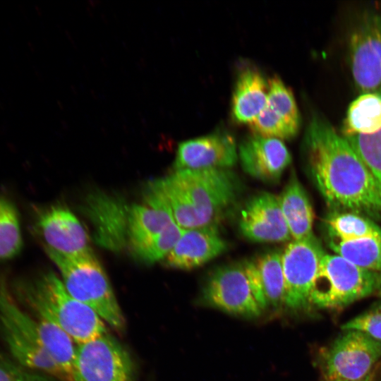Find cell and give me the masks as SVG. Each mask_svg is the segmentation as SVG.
<instances>
[{
  "instance_id": "6da1fadb",
  "label": "cell",
  "mask_w": 381,
  "mask_h": 381,
  "mask_svg": "<svg viewBox=\"0 0 381 381\" xmlns=\"http://www.w3.org/2000/svg\"><path fill=\"white\" fill-rule=\"evenodd\" d=\"M308 174L332 210L381 213V189L361 157L332 124L313 115L302 140Z\"/></svg>"
},
{
  "instance_id": "7a4b0ae2",
  "label": "cell",
  "mask_w": 381,
  "mask_h": 381,
  "mask_svg": "<svg viewBox=\"0 0 381 381\" xmlns=\"http://www.w3.org/2000/svg\"><path fill=\"white\" fill-rule=\"evenodd\" d=\"M10 290L18 303L35 317L48 320L80 344L107 332L105 322L91 308L71 296L53 272L32 278L18 279Z\"/></svg>"
},
{
  "instance_id": "3957f363",
  "label": "cell",
  "mask_w": 381,
  "mask_h": 381,
  "mask_svg": "<svg viewBox=\"0 0 381 381\" xmlns=\"http://www.w3.org/2000/svg\"><path fill=\"white\" fill-rule=\"evenodd\" d=\"M164 181L198 228L217 226L241 189L229 169L174 170Z\"/></svg>"
},
{
  "instance_id": "277c9868",
  "label": "cell",
  "mask_w": 381,
  "mask_h": 381,
  "mask_svg": "<svg viewBox=\"0 0 381 381\" xmlns=\"http://www.w3.org/2000/svg\"><path fill=\"white\" fill-rule=\"evenodd\" d=\"M45 250L60 270L61 281L68 294L94 310L112 328L123 330V314L108 277L93 253L68 257Z\"/></svg>"
},
{
  "instance_id": "5b68a950",
  "label": "cell",
  "mask_w": 381,
  "mask_h": 381,
  "mask_svg": "<svg viewBox=\"0 0 381 381\" xmlns=\"http://www.w3.org/2000/svg\"><path fill=\"white\" fill-rule=\"evenodd\" d=\"M381 292V274L360 267L337 255L325 253L310 293L309 304L338 309Z\"/></svg>"
},
{
  "instance_id": "8992f818",
  "label": "cell",
  "mask_w": 381,
  "mask_h": 381,
  "mask_svg": "<svg viewBox=\"0 0 381 381\" xmlns=\"http://www.w3.org/2000/svg\"><path fill=\"white\" fill-rule=\"evenodd\" d=\"M32 320L13 297L6 280L0 279V329L13 359L28 369L67 381L34 339Z\"/></svg>"
},
{
  "instance_id": "52a82bcc",
  "label": "cell",
  "mask_w": 381,
  "mask_h": 381,
  "mask_svg": "<svg viewBox=\"0 0 381 381\" xmlns=\"http://www.w3.org/2000/svg\"><path fill=\"white\" fill-rule=\"evenodd\" d=\"M73 381H134L133 361L126 349L107 332L77 344Z\"/></svg>"
},
{
  "instance_id": "ba28073f",
  "label": "cell",
  "mask_w": 381,
  "mask_h": 381,
  "mask_svg": "<svg viewBox=\"0 0 381 381\" xmlns=\"http://www.w3.org/2000/svg\"><path fill=\"white\" fill-rule=\"evenodd\" d=\"M381 358V341L356 330H345L327 349L324 368L328 381H361L373 373Z\"/></svg>"
},
{
  "instance_id": "9c48e42d",
  "label": "cell",
  "mask_w": 381,
  "mask_h": 381,
  "mask_svg": "<svg viewBox=\"0 0 381 381\" xmlns=\"http://www.w3.org/2000/svg\"><path fill=\"white\" fill-rule=\"evenodd\" d=\"M349 62L360 93H381V16L367 13L350 33Z\"/></svg>"
},
{
  "instance_id": "30bf717a",
  "label": "cell",
  "mask_w": 381,
  "mask_h": 381,
  "mask_svg": "<svg viewBox=\"0 0 381 381\" xmlns=\"http://www.w3.org/2000/svg\"><path fill=\"white\" fill-rule=\"evenodd\" d=\"M320 243L314 236L293 240L282 253L284 279V303L291 308L309 304L310 293L325 254Z\"/></svg>"
},
{
  "instance_id": "8fae6325",
  "label": "cell",
  "mask_w": 381,
  "mask_h": 381,
  "mask_svg": "<svg viewBox=\"0 0 381 381\" xmlns=\"http://www.w3.org/2000/svg\"><path fill=\"white\" fill-rule=\"evenodd\" d=\"M204 300L229 313L258 316L262 310L256 301L243 263L217 267L203 289Z\"/></svg>"
},
{
  "instance_id": "7c38bea8",
  "label": "cell",
  "mask_w": 381,
  "mask_h": 381,
  "mask_svg": "<svg viewBox=\"0 0 381 381\" xmlns=\"http://www.w3.org/2000/svg\"><path fill=\"white\" fill-rule=\"evenodd\" d=\"M34 226L43 240L44 250L68 257L93 253L85 229L65 207L54 205L40 211Z\"/></svg>"
},
{
  "instance_id": "4fadbf2b",
  "label": "cell",
  "mask_w": 381,
  "mask_h": 381,
  "mask_svg": "<svg viewBox=\"0 0 381 381\" xmlns=\"http://www.w3.org/2000/svg\"><path fill=\"white\" fill-rule=\"evenodd\" d=\"M238 159L234 136L224 128L179 144L174 170L229 169Z\"/></svg>"
},
{
  "instance_id": "5bb4252c",
  "label": "cell",
  "mask_w": 381,
  "mask_h": 381,
  "mask_svg": "<svg viewBox=\"0 0 381 381\" xmlns=\"http://www.w3.org/2000/svg\"><path fill=\"white\" fill-rule=\"evenodd\" d=\"M243 236L255 242H282L291 238L279 197L261 192L248 199L240 214Z\"/></svg>"
},
{
  "instance_id": "9a60e30c",
  "label": "cell",
  "mask_w": 381,
  "mask_h": 381,
  "mask_svg": "<svg viewBox=\"0 0 381 381\" xmlns=\"http://www.w3.org/2000/svg\"><path fill=\"white\" fill-rule=\"evenodd\" d=\"M238 152L243 171L266 183H277L291 162V154L281 140L253 133L242 140Z\"/></svg>"
},
{
  "instance_id": "2e32d148",
  "label": "cell",
  "mask_w": 381,
  "mask_h": 381,
  "mask_svg": "<svg viewBox=\"0 0 381 381\" xmlns=\"http://www.w3.org/2000/svg\"><path fill=\"white\" fill-rule=\"evenodd\" d=\"M226 249L227 243L217 226L185 229L163 261L168 267L188 270L202 266Z\"/></svg>"
},
{
  "instance_id": "e0dca14e",
  "label": "cell",
  "mask_w": 381,
  "mask_h": 381,
  "mask_svg": "<svg viewBox=\"0 0 381 381\" xmlns=\"http://www.w3.org/2000/svg\"><path fill=\"white\" fill-rule=\"evenodd\" d=\"M243 265L253 294L262 309L284 303L282 253L269 251L245 260Z\"/></svg>"
},
{
  "instance_id": "ac0fdd59",
  "label": "cell",
  "mask_w": 381,
  "mask_h": 381,
  "mask_svg": "<svg viewBox=\"0 0 381 381\" xmlns=\"http://www.w3.org/2000/svg\"><path fill=\"white\" fill-rule=\"evenodd\" d=\"M174 222L167 202L150 185L145 202L128 209L127 238L131 249L162 232Z\"/></svg>"
},
{
  "instance_id": "d6986e66",
  "label": "cell",
  "mask_w": 381,
  "mask_h": 381,
  "mask_svg": "<svg viewBox=\"0 0 381 381\" xmlns=\"http://www.w3.org/2000/svg\"><path fill=\"white\" fill-rule=\"evenodd\" d=\"M268 82L257 68L241 70L235 82L231 98L232 119L238 123H250L265 108Z\"/></svg>"
},
{
  "instance_id": "ffe728a7",
  "label": "cell",
  "mask_w": 381,
  "mask_h": 381,
  "mask_svg": "<svg viewBox=\"0 0 381 381\" xmlns=\"http://www.w3.org/2000/svg\"><path fill=\"white\" fill-rule=\"evenodd\" d=\"M279 200L293 240L314 236V214L312 205L294 171L291 174Z\"/></svg>"
},
{
  "instance_id": "44dd1931",
  "label": "cell",
  "mask_w": 381,
  "mask_h": 381,
  "mask_svg": "<svg viewBox=\"0 0 381 381\" xmlns=\"http://www.w3.org/2000/svg\"><path fill=\"white\" fill-rule=\"evenodd\" d=\"M32 327L40 346L62 371L67 381H73L71 373L77 344L73 339L57 325L40 318L33 317Z\"/></svg>"
},
{
  "instance_id": "7402d4cb",
  "label": "cell",
  "mask_w": 381,
  "mask_h": 381,
  "mask_svg": "<svg viewBox=\"0 0 381 381\" xmlns=\"http://www.w3.org/2000/svg\"><path fill=\"white\" fill-rule=\"evenodd\" d=\"M381 131V93L360 94L349 105L341 130L345 138L371 135Z\"/></svg>"
},
{
  "instance_id": "603a6c76",
  "label": "cell",
  "mask_w": 381,
  "mask_h": 381,
  "mask_svg": "<svg viewBox=\"0 0 381 381\" xmlns=\"http://www.w3.org/2000/svg\"><path fill=\"white\" fill-rule=\"evenodd\" d=\"M327 240L381 239V228L369 217L353 212L331 210L325 219Z\"/></svg>"
},
{
  "instance_id": "cb8c5ba5",
  "label": "cell",
  "mask_w": 381,
  "mask_h": 381,
  "mask_svg": "<svg viewBox=\"0 0 381 381\" xmlns=\"http://www.w3.org/2000/svg\"><path fill=\"white\" fill-rule=\"evenodd\" d=\"M334 253L354 265L381 274V239L365 238L353 241L327 240Z\"/></svg>"
},
{
  "instance_id": "d4e9b609",
  "label": "cell",
  "mask_w": 381,
  "mask_h": 381,
  "mask_svg": "<svg viewBox=\"0 0 381 381\" xmlns=\"http://www.w3.org/2000/svg\"><path fill=\"white\" fill-rule=\"evenodd\" d=\"M22 246L18 212L10 200L0 197V262L15 258Z\"/></svg>"
},
{
  "instance_id": "484cf974",
  "label": "cell",
  "mask_w": 381,
  "mask_h": 381,
  "mask_svg": "<svg viewBox=\"0 0 381 381\" xmlns=\"http://www.w3.org/2000/svg\"><path fill=\"white\" fill-rule=\"evenodd\" d=\"M266 104L287 124L299 131L301 121L294 95L291 89L277 75L268 80Z\"/></svg>"
},
{
  "instance_id": "4316f807",
  "label": "cell",
  "mask_w": 381,
  "mask_h": 381,
  "mask_svg": "<svg viewBox=\"0 0 381 381\" xmlns=\"http://www.w3.org/2000/svg\"><path fill=\"white\" fill-rule=\"evenodd\" d=\"M185 229L176 222L147 241L132 248L133 254L140 260L153 263L164 260L174 248Z\"/></svg>"
},
{
  "instance_id": "83f0119b",
  "label": "cell",
  "mask_w": 381,
  "mask_h": 381,
  "mask_svg": "<svg viewBox=\"0 0 381 381\" xmlns=\"http://www.w3.org/2000/svg\"><path fill=\"white\" fill-rule=\"evenodd\" d=\"M249 124L253 134L279 140H291L298 131L287 124L267 104L262 111Z\"/></svg>"
},
{
  "instance_id": "f1b7e54d",
  "label": "cell",
  "mask_w": 381,
  "mask_h": 381,
  "mask_svg": "<svg viewBox=\"0 0 381 381\" xmlns=\"http://www.w3.org/2000/svg\"><path fill=\"white\" fill-rule=\"evenodd\" d=\"M346 138L366 164L381 189V131L371 135Z\"/></svg>"
},
{
  "instance_id": "f546056e",
  "label": "cell",
  "mask_w": 381,
  "mask_h": 381,
  "mask_svg": "<svg viewBox=\"0 0 381 381\" xmlns=\"http://www.w3.org/2000/svg\"><path fill=\"white\" fill-rule=\"evenodd\" d=\"M341 329L360 331L381 341V302L343 324Z\"/></svg>"
},
{
  "instance_id": "4dcf8cb0",
  "label": "cell",
  "mask_w": 381,
  "mask_h": 381,
  "mask_svg": "<svg viewBox=\"0 0 381 381\" xmlns=\"http://www.w3.org/2000/svg\"><path fill=\"white\" fill-rule=\"evenodd\" d=\"M0 381H50L42 373L28 369L13 359L0 355Z\"/></svg>"
},
{
  "instance_id": "1f68e13d",
  "label": "cell",
  "mask_w": 381,
  "mask_h": 381,
  "mask_svg": "<svg viewBox=\"0 0 381 381\" xmlns=\"http://www.w3.org/2000/svg\"><path fill=\"white\" fill-rule=\"evenodd\" d=\"M361 381H375V378L373 374L372 373L370 376H368L365 379H364L363 380H361Z\"/></svg>"
}]
</instances>
